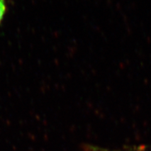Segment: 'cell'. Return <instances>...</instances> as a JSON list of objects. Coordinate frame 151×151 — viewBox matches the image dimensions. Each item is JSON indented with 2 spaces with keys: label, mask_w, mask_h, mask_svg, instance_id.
<instances>
[{
  "label": "cell",
  "mask_w": 151,
  "mask_h": 151,
  "mask_svg": "<svg viewBox=\"0 0 151 151\" xmlns=\"http://www.w3.org/2000/svg\"><path fill=\"white\" fill-rule=\"evenodd\" d=\"M7 0H0V23L2 21L6 10Z\"/></svg>",
  "instance_id": "cell-1"
}]
</instances>
